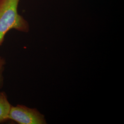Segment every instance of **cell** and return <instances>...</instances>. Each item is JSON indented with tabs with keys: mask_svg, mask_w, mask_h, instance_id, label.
<instances>
[{
	"mask_svg": "<svg viewBox=\"0 0 124 124\" xmlns=\"http://www.w3.org/2000/svg\"><path fill=\"white\" fill-rule=\"evenodd\" d=\"M20 0H0V47L9 31L15 30L24 33L30 31L29 23L18 13Z\"/></svg>",
	"mask_w": 124,
	"mask_h": 124,
	"instance_id": "cell-1",
	"label": "cell"
},
{
	"mask_svg": "<svg viewBox=\"0 0 124 124\" xmlns=\"http://www.w3.org/2000/svg\"><path fill=\"white\" fill-rule=\"evenodd\" d=\"M8 118L19 124H46L44 115L36 108L19 104L16 106L12 105Z\"/></svg>",
	"mask_w": 124,
	"mask_h": 124,
	"instance_id": "cell-2",
	"label": "cell"
},
{
	"mask_svg": "<svg viewBox=\"0 0 124 124\" xmlns=\"http://www.w3.org/2000/svg\"><path fill=\"white\" fill-rule=\"evenodd\" d=\"M11 107L7 94L4 92H0V123L9 120L8 117Z\"/></svg>",
	"mask_w": 124,
	"mask_h": 124,
	"instance_id": "cell-3",
	"label": "cell"
},
{
	"mask_svg": "<svg viewBox=\"0 0 124 124\" xmlns=\"http://www.w3.org/2000/svg\"><path fill=\"white\" fill-rule=\"evenodd\" d=\"M6 61L4 58L0 56V90L2 88L4 85V76Z\"/></svg>",
	"mask_w": 124,
	"mask_h": 124,
	"instance_id": "cell-4",
	"label": "cell"
}]
</instances>
